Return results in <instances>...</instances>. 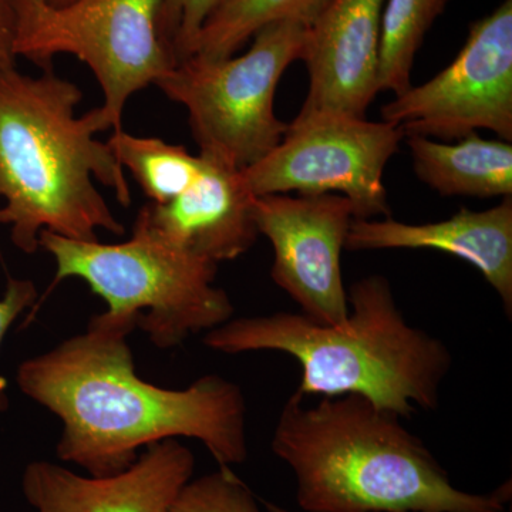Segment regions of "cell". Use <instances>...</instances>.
Masks as SVG:
<instances>
[{"instance_id":"2","label":"cell","mask_w":512,"mask_h":512,"mask_svg":"<svg viewBox=\"0 0 512 512\" xmlns=\"http://www.w3.org/2000/svg\"><path fill=\"white\" fill-rule=\"evenodd\" d=\"M271 447L295 474L303 512H503L511 498L510 481L460 490L402 417L355 394L308 406L293 393Z\"/></svg>"},{"instance_id":"11","label":"cell","mask_w":512,"mask_h":512,"mask_svg":"<svg viewBox=\"0 0 512 512\" xmlns=\"http://www.w3.org/2000/svg\"><path fill=\"white\" fill-rule=\"evenodd\" d=\"M195 457L177 439L157 441L110 477H84L39 460L26 466L22 491L37 512H167L194 474Z\"/></svg>"},{"instance_id":"13","label":"cell","mask_w":512,"mask_h":512,"mask_svg":"<svg viewBox=\"0 0 512 512\" xmlns=\"http://www.w3.org/2000/svg\"><path fill=\"white\" fill-rule=\"evenodd\" d=\"M200 157V174L183 194L164 205L148 202L140 211L165 239L218 265L258 241L255 195L235 165L214 154Z\"/></svg>"},{"instance_id":"3","label":"cell","mask_w":512,"mask_h":512,"mask_svg":"<svg viewBox=\"0 0 512 512\" xmlns=\"http://www.w3.org/2000/svg\"><path fill=\"white\" fill-rule=\"evenodd\" d=\"M77 84L56 76L0 73V224L23 254L39 249L40 232L73 241H99V229L123 237L121 224L94 180L114 190L123 207L131 204L123 167L101 133L96 110L83 117Z\"/></svg>"},{"instance_id":"14","label":"cell","mask_w":512,"mask_h":512,"mask_svg":"<svg viewBox=\"0 0 512 512\" xmlns=\"http://www.w3.org/2000/svg\"><path fill=\"white\" fill-rule=\"evenodd\" d=\"M345 249H431L457 256L483 275L512 318V197L485 211L463 208L446 221L406 224L393 220H353Z\"/></svg>"},{"instance_id":"18","label":"cell","mask_w":512,"mask_h":512,"mask_svg":"<svg viewBox=\"0 0 512 512\" xmlns=\"http://www.w3.org/2000/svg\"><path fill=\"white\" fill-rule=\"evenodd\" d=\"M451 0H387L380 40L379 92L399 96L412 87V70L427 33Z\"/></svg>"},{"instance_id":"23","label":"cell","mask_w":512,"mask_h":512,"mask_svg":"<svg viewBox=\"0 0 512 512\" xmlns=\"http://www.w3.org/2000/svg\"><path fill=\"white\" fill-rule=\"evenodd\" d=\"M264 507L266 508V511L268 512H292L289 510H286V508L281 507V505L271 503V501H264Z\"/></svg>"},{"instance_id":"4","label":"cell","mask_w":512,"mask_h":512,"mask_svg":"<svg viewBox=\"0 0 512 512\" xmlns=\"http://www.w3.org/2000/svg\"><path fill=\"white\" fill-rule=\"evenodd\" d=\"M349 316L320 325L308 316L229 319L204 336V345L225 355L279 352L292 356L302 375L296 396L365 397L402 419L436 410L453 355L440 339L404 319L392 285L369 275L350 286Z\"/></svg>"},{"instance_id":"5","label":"cell","mask_w":512,"mask_h":512,"mask_svg":"<svg viewBox=\"0 0 512 512\" xmlns=\"http://www.w3.org/2000/svg\"><path fill=\"white\" fill-rule=\"evenodd\" d=\"M39 247L56 262L50 291L64 279H83L109 306L107 315L136 320L158 349L180 346L234 316L228 293L214 285L218 265L165 239L141 211L128 241H73L42 231Z\"/></svg>"},{"instance_id":"16","label":"cell","mask_w":512,"mask_h":512,"mask_svg":"<svg viewBox=\"0 0 512 512\" xmlns=\"http://www.w3.org/2000/svg\"><path fill=\"white\" fill-rule=\"evenodd\" d=\"M329 3L330 0H228L205 23L190 57L234 56L259 30L272 23L295 22L311 28Z\"/></svg>"},{"instance_id":"8","label":"cell","mask_w":512,"mask_h":512,"mask_svg":"<svg viewBox=\"0 0 512 512\" xmlns=\"http://www.w3.org/2000/svg\"><path fill=\"white\" fill-rule=\"evenodd\" d=\"M402 130L386 121L340 113L296 116L284 138L258 163L242 170L255 197L338 194L355 220L389 218L384 168L399 151Z\"/></svg>"},{"instance_id":"10","label":"cell","mask_w":512,"mask_h":512,"mask_svg":"<svg viewBox=\"0 0 512 512\" xmlns=\"http://www.w3.org/2000/svg\"><path fill=\"white\" fill-rule=\"evenodd\" d=\"M254 220L274 248L275 284L320 325L345 322L350 308L340 256L355 220L348 198L261 195L254 200Z\"/></svg>"},{"instance_id":"20","label":"cell","mask_w":512,"mask_h":512,"mask_svg":"<svg viewBox=\"0 0 512 512\" xmlns=\"http://www.w3.org/2000/svg\"><path fill=\"white\" fill-rule=\"evenodd\" d=\"M228 0H163L160 33L175 64L190 57L195 39L208 19Z\"/></svg>"},{"instance_id":"21","label":"cell","mask_w":512,"mask_h":512,"mask_svg":"<svg viewBox=\"0 0 512 512\" xmlns=\"http://www.w3.org/2000/svg\"><path fill=\"white\" fill-rule=\"evenodd\" d=\"M37 288L30 279L9 278L5 293L0 298V346L13 323L26 309H35ZM10 406L8 382L0 376V413L8 412Z\"/></svg>"},{"instance_id":"17","label":"cell","mask_w":512,"mask_h":512,"mask_svg":"<svg viewBox=\"0 0 512 512\" xmlns=\"http://www.w3.org/2000/svg\"><path fill=\"white\" fill-rule=\"evenodd\" d=\"M121 167L128 168L151 204L173 201L198 177L201 157L183 146H174L157 137H140L114 131L107 141Z\"/></svg>"},{"instance_id":"22","label":"cell","mask_w":512,"mask_h":512,"mask_svg":"<svg viewBox=\"0 0 512 512\" xmlns=\"http://www.w3.org/2000/svg\"><path fill=\"white\" fill-rule=\"evenodd\" d=\"M16 0H0V73L16 67Z\"/></svg>"},{"instance_id":"1","label":"cell","mask_w":512,"mask_h":512,"mask_svg":"<svg viewBox=\"0 0 512 512\" xmlns=\"http://www.w3.org/2000/svg\"><path fill=\"white\" fill-rule=\"evenodd\" d=\"M133 319L106 312L86 332L20 363V392L62 421L56 454L92 477L116 476L138 450L167 439L201 441L220 467L248 458L247 402L238 384L207 375L185 389L137 376Z\"/></svg>"},{"instance_id":"9","label":"cell","mask_w":512,"mask_h":512,"mask_svg":"<svg viewBox=\"0 0 512 512\" xmlns=\"http://www.w3.org/2000/svg\"><path fill=\"white\" fill-rule=\"evenodd\" d=\"M382 120L404 137L460 140L478 130L512 141V0L471 23L446 69L394 96Z\"/></svg>"},{"instance_id":"12","label":"cell","mask_w":512,"mask_h":512,"mask_svg":"<svg viewBox=\"0 0 512 512\" xmlns=\"http://www.w3.org/2000/svg\"><path fill=\"white\" fill-rule=\"evenodd\" d=\"M386 0H330L308 28L301 60L309 89L299 117H366L379 92L380 40Z\"/></svg>"},{"instance_id":"6","label":"cell","mask_w":512,"mask_h":512,"mask_svg":"<svg viewBox=\"0 0 512 512\" xmlns=\"http://www.w3.org/2000/svg\"><path fill=\"white\" fill-rule=\"evenodd\" d=\"M306 35L308 26L301 23H272L252 37L244 55L191 56L158 80V89L187 109L200 153L244 170L281 143L288 123L276 117V87L301 60Z\"/></svg>"},{"instance_id":"19","label":"cell","mask_w":512,"mask_h":512,"mask_svg":"<svg viewBox=\"0 0 512 512\" xmlns=\"http://www.w3.org/2000/svg\"><path fill=\"white\" fill-rule=\"evenodd\" d=\"M167 512H261L255 495L229 467L188 481Z\"/></svg>"},{"instance_id":"7","label":"cell","mask_w":512,"mask_h":512,"mask_svg":"<svg viewBox=\"0 0 512 512\" xmlns=\"http://www.w3.org/2000/svg\"><path fill=\"white\" fill-rule=\"evenodd\" d=\"M163 0H16L15 55L43 70L57 55L76 56L103 92L97 107L104 131L123 130L127 101L175 66L160 33Z\"/></svg>"},{"instance_id":"24","label":"cell","mask_w":512,"mask_h":512,"mask_svg":"<svg viewBox=\"0 0 512 512\" xmlns=\"http://www.w3.org/2000/svg\"><path fill=\"white\" fill-rule=\"evenodd\" d=\"M47 2H49L50 5L53 6H64L69 5V3H72L73 0H47Z\"/></svg>"},{"instance_id":"15","label":"cell","mask_w":512,"mask_h":512,"mask_svg":"<svg viewBox=\"0 0 512 512\" xmlns=\"http://www.w3.org/2000/svg\"><path fill=\"white\" fill-rule=\"evenodd\" d=\"M414 174L441 197H512V144L478 133L456 144L409 136Z\"/></svg>"}]
</instances>
